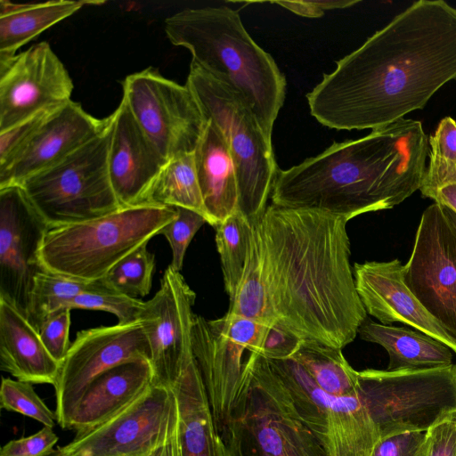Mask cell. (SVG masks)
Instances as JSON below:
<instances>
[{
    "label": "cell",
    "mask_w": 456,
    "mask_h": 456,
    "mask_svg": "<svg viewBox=\"0 0 456 456\" xmlns=\"http://www.w3.org/2000/svg\"><path fill=\"white\" fill-rule=\"evenodd\" d=\"M404 282L456 340V226L449 210L434 202L421 215Z\"/></svg>",
    "instance_id": "cell-13"
},
{
    "label": "cell",
    "mask_w": 456,
    "mask_h": 456,
    "mask_svg": "<svg viewBox=\"0 0 456 456\" xmlns=\"http://www.w3.org/2000/svg\"><path fill=\"white\" fill-rule=\"evenodd\" d=\"M171 387L178 408L179 456H224L223 441L194 359Z\"/></svg>",
    "instance_id": "cell-25"
},
{
    "label": "cell",
    "mask_w": 456,
    "mask_h": 456,
    "mask_svg": "<svg viewBox=\"0 0 456 456\" xmlns=\"http://www.w3.org/2000/svg\"><path fill=\"white\" fill-rule=\"evenodd\" d=\"M70 312V308L65 307L52 314L38 331L47 351L61 364L71 345L69 339Z\"/></svg>",
    "instance_id": "cell-39"
},
{
    "label": "cell",
    "mask_w": 456,
    "mask_h": 456,
    "mask_svg": "<svg viewBox=\"0 0 456 456\" xmlns=\"http://www.w3.org/2000/svg\"><path fill=\"white\" fill-rule=\"evenodd\" d=\"M107 290L112 289L103 280L88 282L62 276L45 269L34 278L27 319L39 331L44 322L52 314L69 307V304L78 295Z\"/></svg>",
    "instance_id": "cell-30"
},
{
    "label": "cell",
    "mask_w": 456,
    "mask_h": 456,
    "mask_svg": "<svg viewBox=\"0 0 456 456\" xmlns=\"http://www.w3.org/2000/svg\"><path fill=\"white\" fill-rule=\"evenodd\" d=\"M186 85L224 136L237 174L238 211L254 226L265 212L279 169L272 142L240 94L192 62Z\"/></svg>",
    "instance_id": "cell-7"
},
{
    "label": "cell",
    "mask_w": 456,
    "mask_h": 456,
    "mask_svg": "<svg viewBox=\"0 0 456 456\" xmlns=\"http://www.w3.org/2000/svg\"><path fill=\"white\" fill-rule=\"evenodd\" d=\"M428 449L427 432H407L379 439L372 456H427Z\"/></svg>",
    "instance_id": "cell-41"
},
{
    "label": "cell",
    "mask_w": 456,
    "mask_h": 456,
    "mask_svg": "<svg viewBox=\"0 0 456 456\" xmlns=\"http://www.w3.org/2000/svg\"><path fill=\"white\" fill-rule=\"evenodd\" d=\"M72 79L47 42L0 58V132L71 101Z\"/></svg>",
    "instance_id": "cell-16"
},
{
    "label": "cell",
    "mask_w": 456,
    "mask_h": 456,
    "mask_svg": "<svg viewBox=\"0 0 456 456\" xmlns=\"http://www.w3.org/2000/svg\"><path fill=\"white\" fill-rule=\"evenodd\" d=\"M245 350L244 346L222 332L212 320L195 315L192 353L219 434L240 395Z\"/></svg>",
    "instance_id": "cell-21"
},
{
    "label": "cell",
    "mask_w": 456,
    "mask_h": 456,
    "mask_svg": "<svg viewBox=\"0 0 456 456\" xmlns=\"http://www.w3.org/2000/svg\"><path fill=\"white\" fill-rule=\"evenodd\" d=\"M429 199L456 214V179L438 188Z\"/></svg>",
    "instance_id": "cell-46"
},
{
    "label": "cell",
    "mask_w": 456,
    "mask_h": 456,
    "mask_svg": "<svg viewBox=\"0 0 456 456\" xmlns=\"http://www.w3.org/2000/svg\"><path fill=\"white\" fill-rule=\"evenodd\" d=\"M108 117L99 119L72 100L48 114L15 157L0 171V188L21 185L27 179L66 159L101 134Z\"/></svg>",
    "instance_id": "cell-18"
},
{
    "label": "cell",
    "mask_w": 456,
    "mask_h": 456,
    "mask_svg": "<svg viewBox=\"0 0 456 456\" xmlns=\"http://www.w3.org/2000/svg\"><path fill=\"white\" fill-rule=\"evenodd\" d=\"M454 79L456 7L419 0L338 61L306 98L327 127L373 130L423 109Z\"/></svg>",
    "instance_id": "cell-1"
},
{
    "label": "cell",
    "mask_w": 456,
    "mask_h": 456,
    "mask_svg": "<svg viewBox=\"0 0 456 456\" xmlns=\"http://www.w3.org/2000/svg\"><path fill=\"white\" fill-rule=\"evenodd\" d=\"M429 152L422 123L402 118L278 169L272 203L346 217L391 209L419 190Z\"/></svg>",
    "instance_id": "cell-3"
},
{
    "label": "cell",
    "mask_w": 456,
    "mask_h": 456,
    "mask_svg": "<svg viewBox=\"0 0 456 456\" xmlns=\"http://www.w3.org/2000/svg\"><path fill=\"white\" fill-rule=\"evenodd\" d=\"M304 342L296 335L279 325L270 324L260 354L269 360L290 359Z\"/></svg>",
    "instance_id": "cell-43"
},
{
    "label": "cell",
    "mask_w": 456,
    "mask_h": 456,
    "mask_svg": "<svg viewBox=\"0 0 456 456\" xmlns=\"http://www.w3.org/2000/svg\"><path fill=\"white\" fill-rule=\"evenodd\" d=\"M362 340L387 352V370H424L452 364L453 352L439 340L407 327L376 322L366 318L358 330Z\"/></svg>",
    "instance_id": "cell-26"
},
{
    "label": "cell",
    "mask_w": 456,
    "mask_h": 456,
    "mask_svg": "<svg viewBox=\"0 0 456 456\" xmlns=\"http://www.w3.org/2000/svg\"><path fill=\"white\" fill-rule=\"evenodd\" d=\"M108 170L121 208L147 204L150 190L166 164L121 100L109 116Z\"/></svg>",
    "instance_id": "cell-20"
},
{
    "label": "cell",
    "mask_w": 456,
    "mask_h": 456,
    "mask_svg": "<svg viewBox=\"0 0 456 456\" xmlns=\"http://www.w3.org/2000/svg\"><path fill=\"white\" fill-rule=\"evenodd\" d=\"M0 367L18 380L54 385L61 369L27 317L0 299Z\"/></svg>",
    "instance_id": "cell-23"
},
{
    "label": "cell",
    "mask_w": 456,
    "mask_h": 456,
    "mask_svg": "<svg viewBox=\"0 0 456 456\" xmlns=\"http://www.w3.org/2000/svg\"><path fill=\"white\" fill-rule=\"evenodd\" d=\"M268 361L287 388L301 420L329 456H372L379 433L359 395L328 394L291 358Z\"/></svg>",
    "instance_id": "cell-10"
},
{
    "label": "cell",
    "mask_w": 456,
    "mask_h": 456,
    "mask_svg": "<svg viewBox=\"0 0 456 456\" xmlns=\"http://www.w3.org/2000/svg\"><path fill=\"white\" fill-rule=\"evenodd\" d=\"M154 255L144 244L120 260L102 279L113 291L137 298L151 289Z\"/></svg>",
    "instance_id": "cell-34"
},
{
    "label": "cell",
    "mask_w": 456,
    "mask_h": 456,
    "mask_svg": "<svg viewBox=\"0 0 456 456\" xmlns=\"http://www.w3.org/2000/svg\"><path fill=\"white\" fill-rule=\"evenodd\" d=\"M174 219L167 224L159 234L165 236L172 250L170 266L180 272L187 248L200 228L207 220L199 213L183 208H175Z\"/></svg>",
    "instance_id": "cell-37"
},
{
    "label": "cell",
    "mask_w": 456,
    "mask_h": 456,
    "mask_svg": "<svg viewBox=\"0 0 456 456\" xmlns=\"http://www.w3.org/2000/svg\"><path fill=\"white\" fill-rule=\"evenodd\" d=\"M212 321L222 332L249 352L261 353L268 324L228 314Z\"/></svg>",
    "instance_id": "cell-38"
},
{
    "label": "cell",
    "mask_w": 456,
    "mask_h": 456,
    "mask_svg": "<svg viewBox=\"0 0 456 456\" xmlns=\"http://www.w3.org/2000/svg\"><path fill=\"white\" fill-rule=\"evenodd\" d=\"M165 32L174 45L190 51L192 63L240 94L272 142L286 78L247 32L238 12L227 6L186 8L166 18Z\"/></svg>",
    "instance_id": "cell-4"
},
{
    "label": "cell",
    "mask_w": 456,
    "mask_h": 456,
    "mask_svg": "<svg viewBox=\"0 0 456 456\" xmlns=\"http://www.w3.org/2000/svg\"><path fill=\"white\" fill-rule=\"evenodd\" d=\"M195 166L209 224L216 227L238 211L235 166L219 127L208 120L194 151Z\"/></svg>",
    "instance_id": "cell-24"
},
{
    "label": "cell",
    "mask_w": 456,
    "mask_h": 456,
    "mask_svg": "<svg viewBox=\"0 0 456 456\" xmlns=\"http://www.w3.org/2000/svg\"><path fill=\"white\" fill-rule=\"evenodd\" d=\"M178 428V408L171 387L152 384L126 409L84 431L65 446L64 456H151Z\"/></svg>",
    "instance_id": "cell-12"
},
{
    "label": "cell",
    "mask_w": 456,
    "mask_h": 456,
    "mask_svg": "<svg viewBox=\"0 0 456 456\" xmlns=\"http://www.w3.org/2000/svg\"><path fill=\"white\" fill-rule=\"evenodd\" d=\"M58 439L53 428L44 426L34 435L6 443L0 456H45L53 450Z\"/></svg>",
    "instance_id": "cell-42"
},
{
    "label": "cell",
    "mask_w": 456,
    "mask_h": 456,
    "mask_svg": "<svg viewBox=\"0 0 456 456\" xmlns=\"http://www.w3.org/2000/svg\"><path fill=\"white\" fill-rule=\"evenodd\" d=\"M45 456H64V454L59 447L58 449H53L50 453H48Z\"/></svg>",
    "instance_id": "cell-48"
},
{
    "label": "cell",
    "mask_w": 456,
    "mask_h": 456,
    "mask_svg": "<svg viewBox=\"0 0 456 456\" xmlns=\"http://www.w3.org/2000/svg\"><path fill=\"white\" fill-rule=\"evenodd\" d=\"M220 436L224 456H329L303 423L267 358L250 352Z\"/></svg>",
    "instance_id": "cell-5"
},
{
    "label": "cell",
    "mask_w": 456,
    "mask_h": 456,
    "mask_svg": "<svg viewBox=\"0 0 456 456\" xmlns=\"http://www.w3.org/2000/svg\"><path fill=\"white\" fill-rule=\"evenodd\" d=\"M2 409L29 417L43 426L53 428L56 415L35 392L31 383L3 378L0 388Z\"/></svg>",
    "instance_id": "cell-35"
},
{
    "label": "cell",
    "mask_w": 456,
    "mask_h": 456,
    "mask_svg": "<svg viewBox=\"0 0 456 456\" xmlns=\"http://www.w3.org/2000/svg\"><path fill=\"white\" fill-rule=\"evenodd\" d=\"M347 222L272 203L253 226L271 319L303 342L343 349L367 318L350 264Z\"/></svg>",
    "instance_id": "cell-2"
},
{
    "label": "cell",
    "mask_w": 456,
    "mask_h": 456,
    "mask_svg": "<svg viewBox=\"0 0 456 456\" xmlns=\"http://www.w3.org/2000/svg\"><path fill=\"white\" fill-rule=\"evenodd\" d=\"M360 1L358 0H330V1H275L282 7L295 12L297 15L317 18L324 14L327 10L343 9L351 7Z\"/></svg>",
    "instance_id": "cell-45"
},
{
    "label": "cell",
    "mask_w": 456,
    "mask_h": 456,
    "mask_svg": "<svg viewBox=\"0 0 456 456\" xmlns=\"http://www.w3.org/2000/svg\"><path fill=\"white\" fill-rule=\"evenodd\" d=\"M273 324L261 278L260 255L256 236H250L248 256L236 295L226 313Z\"/></svg>",
    "instance_id": "cell-33"
},
{
    "label": "cell",
    "mask_w": 456,
    "mask_h": 456,
    "mask_svg": "<svg viewBox=\"0 0 456 456\" xmlns=\"http://www.w3.org/2000/svg\"><path fill=\"white\" fill-rule=\"evenodd\" d=\"M49 225L20 185L0 188V299L27 317L39 252Z\"/></svg>",
    "instance_id": "cell-17"
},
{
    "label": "cell",
    "mask_w": 456,
    "mask_h": 456,
    "mask_svg": "<svg viewBox=\"0 0 456 456\" xmlns=\"http://www.w3.org/2000/svg\"><path fill=\"white\" fill-rule=\"evenodd\" d=\"M150 346L140 322L84 330L61 362L55 384V415L65 429L90 383L109 369L120 363L146 360Z\"/></svg>",
    "instance_id": "cell-14"
},
{
    "label": "cell",
    "mask_w": 456,
    "mask_h": 456,
    "mask_svg": "<svg viewBox=\"0 0 456 456\" xmlns=\"http://www.w3.org/2000/svg\"><path fill=\"white\" fill-rule=\"evenodd\" d=\"M143 301L117 293L112 290L86 292L76 297L69 307L86 310L104 311L114 314L118 323L139 322Z\"/></svg>",
    "instance_id": "cell-36"
},
{
    "label": "cell",
    "mask_w": 456,
    "mask_h": 456,
    "mask_svg": "<svg viewBox=\"0 0 456 456\" xmlns=\"http://www.w3.org/2000/svg\"><path fill=\"white\" fill-rule=\"evenodd\" d=\"M147 204L187 208L201 215L209 224L194 152L175 156L166 162L150 190Z\"/></svg>",
    "instance_id": "cell-28"
},
{
    "label": "cell",
    "mask_w": 456,
    "mask_h": 456,
    "mask_svg": "<svg viewBox=\"0 0 456 456\" xmlns=\"http://www.w3.org/2000/svg\"><path fill=\"white\" fill-rule=\"evenodd\" d=\"M353 271L356 291L367 314L382 324H406L439 340L456 354V340L405 284L403 265L399 259L355 263Z\"/></svg>",
    "instance_id": "cell-19"
},
{
    "label": "cell",
    "mask_w": 456,
    "mask_h": 456,
    "mask_svg": "<svg viewBox=\"0 0 456 456\" xmlns=\"http://www.w3.org/2000/svg\"><path fill=\"white\" fill-rule=\"evenodd\" d=\"M316 385L338 396L359 395V376L346 361L342 349L304 342L292 356Z\"/></svg>",
    "instance_id": "cell-29"
},
{
    "label": "cell",
    "mask_w": 456,
    "mask_h": 456,
    "mask_svg": "<svg viewBox=\"0 0 456 456\" xmlns=\"http://www.w3.org/2000/svg\"><path fill=\"white\" fill-rule=\"evenodd\" d=\"M359 395L379 439L427 432L456 413V363L424 370L358 371Z\"/></svg>",
    "instance_id": "cell-8"
},
{
    "label": "cell",
    "mask_w": 456,
    "mask_h": 456,
    "mask_svg": "<svg viewBox=\"0 0 456 456\" xmlns=\"http://www.w3.org/2000/svg\"><path fill=\"white\" fill-rule=\"evenodd\" d=\"M110 123L97 137L20 186L49 227L95 219L119 210L108 170Z\"/></svg>",
    "instance_id": "cell-9"
},
{
    "label": "cell",
    "mask_w": 456,
    "mask_h": 456,
    "mask_svg": "<svg viewBox=\"0 0 456 456\" xmlns=\"http://www.w3.org/2000/svg\"><path fill=\"white\" fill-rule=\"evenodd\" d=\"M51 112L38 113L5 131L0 132V171L12 163Z\"/></svg>",
    "instance_id": "cell-40"
},
{
    "label": "cell",
    "mask_w": 456,
    "mask_h": 456,
    "mask_svg": "<svg viewBox=\"0 0 456 456\" xmlns=\"http://www.w3.org/2000/svg\"><path fill=\"white\" fill-rule=\"evenodd\" d=\"M428 144L429 162L419 191L429 199L438 188L456 179V121L451 117L441 119Z\"/></svg>",
    "instance_id": "cell-32"
},
{
    "label": "cell",
    "mask_w": 456,
    "mask_h": 456,
    "mask_svg": "<svg viewBox=\"0 0 456 456\" xmlns=\"http://www.w3.org/2000/svg\"><path fill=\"white\" fill-rule=\"evenodd\" d=\"M103 3L53 0L16 4L9 0H0V58L13 57L20 47L85 5Z\"/></svg>",
    "instance_id": "cell-27"
},
{
    "label": "cell",
    "mask_w": 456,
    "mask_h": 456,
    "mask_svg": "<svg viewBox=\"0 0 456 456\" xmlns=\"http://www.w3.org/2000/svg\"><path fill=\"white\" fill-rule=\"evenodd\" d=\"M427 456H456V413L427 431Z\"/></svg>",
    "instance_id": "cell-44"
},
{
    "label": "cell",
    "mask_w": 456,
    "mask_h": 456,
    "mask_svg": "<svg viewBox=\"0 0 456 456\" xmlns=\"http://www.w3.org/2000/svg\"><path fill=\"white\" fill-rule=\"evenodd\" d=\"M175 214V208L142 204L95 219L50 227L39 252L41 265L75 280H102L120 260L159 234Z\"/></svg>",
    "instance_id": "cell-6"
},
{
    "label": "cell",
    "mask_w": 456,
    "mask_h": 456,
    "mask_svg": "<svg viewBox=\"0 0 456 456\" xmlns=\"http://www.w3.org/2000/svg\"><path fill=\"white\" fill-rule=\"evenodd\" d=\"M195 292L180 272L170 265L159 289L143 302L139 315L151 352L153 384L172 387L184 367L193 359L192 306Z\"/></svg>",
    "instance_id": "cell-15"
},
{
    "label": "cell",
    "mask_w": 456,
    "mask_h": 456,
    "mask_svg": "<svg viewBox=\"0 0 456 456\" xmlns=\"http://www.w3.org/2000/svg\"><path fill=\"white\" fill-rule=\"evenodd\" d=\"M153 384L149 361L120 363L95 378L86 389L69 421L77 432L94 428L118 414Z\"/></svg>",
    "instance_id": "cell-22"
},
{
    "label": "cell",
    "mask_w": 456,
    "mask_h": 456,
    "mask_svg": "<svg viewBox=\"0 0 456 456\" xmlns=\"http://www.w3.org/2000/svg\"><path fill=\"white\" fill-rule=\"evenodd\" d=\"M448 210H449L450 216H451V217H452V222L454 223V224H455V226H456V214H455V213H453V212H452V210H450L449 208H448Z\"/></svg>",
    "instance_id": "cell-49"
},
{
    "label": "cell",
    "mask_w": 456,
    "mask_h": 456,
    "mask_svg": "<svg viewBox=\"0 0 456 456\" xmlns=\"http://www.w3.org/2000/svg\"><path fill=\"white\" fill-rule=\"evenodd\" d=\"M178 431V428H177ZM175 434V436L171 438V440L156 451L151 456H179V444H178V434Z\"/></svg>",
    "instance_id": "cell-47"
},
{
    "label": "cell",
    "mask_w": 456,
    "mask_h": 456,
    "mask_svg": "<svg viewBox=\"0 0 456 456\" xmlns=\"http://www.w3.org/2000/svg\"><path fill=\"white\" fill-rule=\"evenodd\" d=\"M214 228L224 289L231 303L234 299L244 270L252 225L240 211H236Z\"/></svg>",
    "instance_id": "cell-31"
},
{
    "label": "cell",
    "mask_w": 456,
    "mask_h": 456,
    "mask_svg": "<svg viewBox=\"0 0 456 456\" xmlns=\"http://www.w3.org/2000/svg\"><path fill=\"white\" fill-rule=\"evenodd\" d=\"M122 85V101L166 160L195 151L208 120L186 84L148 68L127 76Z\"/></svg>",
    "instance_id": "cell-11"
}]
</instances>
